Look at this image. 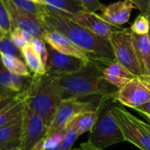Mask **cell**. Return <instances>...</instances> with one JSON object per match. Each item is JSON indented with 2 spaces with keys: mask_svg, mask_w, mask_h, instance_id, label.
Returning a JSON list of instances; mask_svg holds the SVG:
<instances>
[{
  "mask_svg": "<svg viewBox=\"0 0 150 150\" xmlns=\"http://www.w3.org/2000/svg\"><path fill=\"white\" fill-rule=\"evenodd\" d=\"M24 107V98L20 93L11 103L0 111V127L19 118L23 113Z\"/></svg>",
  "mask_w": 150,
  "mask_h": 150,
  "instance_id": "obj_18",
  "label": "cell"
},
{
  "mask_svg": "<svg viewBox=\"0 0 150 150\" xmlns=\"http://www.w3.org/2000/svg\"><path fill=\"white\" fill-rule=\"evenodd\" d=\"M130 29L133 33L137 34V35L149 34L150 22L149 18L146 15L140 14L134 19Z\"/></svg>",
  "mask_w": 150,
  "mask_h": 150,
  "instance_id": "obj_26",
  "label": "cell"
},
{
  "mask_svg": "<svg viewBox=\"0 0 150 150\" xmlns=\"http://www.w3.org/2000/svg\"><path fill=\"white\" fill-rule=\"evenodd\" d=\"M45 6L51 12L72 18L76 13L86 9L76 0H43Z\"/></svg>",
  "mask_w": 150,
  "mask_h": 150,
  "instance_id": "obj_17",
  "label": "cell"
},
{
  "mask_svg": "<svg viewBox=\"0 0 150 150\" xmlns=\"http://www.w3.org/2000/svg\"><path fill=\"white\" fill-rule=\"evenodd\" d=\"M43 40L47 44H48V46L60 53L77 57L87 62H91L83 50H81L68 37L59 32L47 31L44 35Z\"/></svg>",
  "mask_w": 150,
  "mask_h": 150,
  "instance_id": "obj_12",
  "label": "cell"
},
{
  "mask_svg": "<svg viewBox=\"0 0 150 150\" xmlns=\"http://www.w3.org/2000/svg\"><path fill=\"white\" fill-rule=\"evenodd\" d=\"M79 137V134H77L76 130L75 129L72 122L66 128V132L64 134V138L62 143V149L61 150H71L74 143Z\"/></svg>",
  "mask_w": 150,
  "mask_h": 150,
  "instance_id": "obj_28",
  "label": "cell"
},
{
  "mask_svg": "<svg viewBox=\"0 0 150 150\" xmlns=\"http://www.w3.org/2000/svg\"><path fill=\"white\" fill-rule=\"evenodd\" d=\"M10 150H21L18 147H17V148H13V149H10Z\"/></svg>",
  "mask_w": 150,
  "mask_h": 150,
  "instance_id": "obj_39",
  "label": "cell"
},
{
  "mask_svg": "<svg viewBox=\"0 0 150 150\" xmlns=\"http://www.w3.org/2000/svg\"><path fill=\"white\" fill-rule=\"evenodd\" d=\"M48 128L45 120L25 105L22 113V132L19 149L33 150L40 142L45 140Z\"/></svg>",
  "mask_w": 150,
  "mask_h": 150,
  "instance_id": "obj_7",
  "label": "cell"
},
{
  "mask_svg": "<svg viewBox=\"0 0 150 150\" xmlns=\"http://www.w3.org/2000/svg\"><path fill=\"white\" fill-rule=\"evenodd\" d=\"M1 60L4 66L13 74L24 76H32L33 73L30 71L25 62L15 56L1 54Z\"/></svg>",
  "mask_w": 150,
  "mask_h": 150,
  "instance_id": "obj_21",
  "label": "cell"
},
{
  "mask_svg": "<svg viewBox=\"0 0 150 150\" xmlns=\"http://www.w3.org/2000/svg\"><path fill=\"white\" fill-rule=\"evenodd\" d=\"M71 150H97V149H94L93 148L90 147L86 142H84V143H82V144H81V146H80L79 148H77V149H71Z\"/></svg>",
  "mask_w": 150,
  "mask_h": 150,
  "instance_id": "obj_35",
  "label": "cell"
},
{
  "mask_svg": "<svg viewBox=\"0 0 150 150\" xmlns=\"http://www.w3.org/2000/svg\"><path fill=\"white\" fill-rule=\"evenodd\" d=\"M116 62L124 66L135 76H142L136 51L133 43V33L129 28H120L111 37Z\"/></svg>",
  "mask_w": 150,
  "mask_h": 150,
  "instance_id": "obj_6",
  "label": "cell"
},
{
  "mask_svg": "<svg viewBox=\"0 0 150 150\" xmlns=\"http://www.w3.org/2000/svg\"><path fill=\"white\" fill-rule=\"evenodd\" d=\"M0 54L11 55L18 57L19 59H23L22 52L19 50L11 40L10 33H5L0 38Z\"/></svg>",
  "mask_w": 150,
  "mask_h": 150,
  "instance_id": "obj_24",
  "label": "cell"
},
{
  "mask_svg": "<svg viewBox=\"0 0 150 150\" xmlns=\"http://www.w3.org/2000/svg\"><path fill=\"white\" fill-rule=\"evenodd\" d=\"M30 44L34 48V50L37 52V54L40 55L43 63L46 65L47 62L48 52H47V47L46 46V42L44 41V40L41 38L34 37L32 40V41L30 42Z\"/></svg>",
  "mask_w": 150,
  "mask_h": 150,
  "instance_id": "obj_29",
  "label": "cell"
},
{
  "mask_svg": "<svg viewBox=\"0 0 150 150\" xmlns=\"http://www.w3.org/2000/svg\"><path fill=\"white\" fill-rule=\"evenodd\" d=\"M65 132H66V130L47 134L43 142L44 149H55L62 148V141L64 138Z\"/></svg>",
  "mask_w": 150,
  "mask_h": 150,
  "instance_id": "obj_27",
  "label": "cell"
},
{
  "mask_svg": "<svg viewBox=\"0 0 150 150\" xmlns=\"http://www.w3.org/2000/svg\"><path fill=\"white\" fill-rule=\"evenodd\" d=\"M133 43L141 66L142 76L150 77V38L149 34L133 33Z\"/></svg>",
  "mask_w": 150,
  "mask_h": 150,
  "instance_id": "obj_16",
  "label": "cell"
},
{
  "mask_svg": "<svg viewBox=\"0 0 150 150\" xmlns=\"http://www.w3.org/2000/svg\"><path fill=\"white\" fill-rule=\"evenodd\" d=\"M35 4H40V5H44L45 6V4H44V1L43 0H30Z\"/></svg>",
  "mask_w": 150,
  "mask_h": 150,
  "instance_id": "obj_36",
  "label": "cell"
},
{
  "mask_svg": "<svg viewBox=\"0 0 150 150\" xmlns=\"http://www.w3.org/2000/svg\"><path fill=\"white\" fill-rule=\"evenodd\" d=\"M10 36L14 45L19 50H22L34 38L31 33L20 28H13L10 33Z\"/></svg>",
  "mask_w": 150,
  "mask_h": 150,
  "instance_id": "obj_25",
  "label": "cell"
},
{
  "mask_svg": "<svg viewBox=\"0 0 150 150\" xmlns=\"http://www.w3.org/2000/svg\"><path fill=\"white\" fill-rule=\"evenodd\" d=\"M47 52L46 74L64 75L73 73L82 69L88 63L77 57L60 53L50 46L47 47Z\"/></svg>",
  "mask_w": 150,
  "mask_h": 150,
  "instance_id": "obj_10",
  "label": "cell"
},
{
  "mask_svg": "<svg viewBox=\"0 0 150 150\" xmlns=\"http://www.w3.org/2000/svg\"><path fill=\"white\" fill-rule=\"evenodd\" d=\"M134 110L140 112L141 114H142V116H144L149 121H150V101L135 108Z\"/></svg>",
  "mask_w": 150,
  "mask_h": 150,
  "instance_id": "obj_33",
  "label": "cell"
},
{
  "mask_svg": "<svg viewBox=\"0 0 150 150\" xmlns=\"http://www.w3.org/2000/svg\"><path fill=\"white\" fill-rule=\"evenodd\" d=\"M24 62L33 74L44 75L46 74V65L41 61L40 55L29 43L22 50Z\"/></svg>",
  "mask_w": 150,
  "mask_h": 150,
  "instance_id": "obj_19",
  "label": "cell"
},
{
  "mask_svg": "<svg viewBox=\"0 0 150 150\" xmlns=\"http://www.w3.org/2000/svg\"><path fill=\"white\" fill-rule=\"evenodd\" d=\"M70 18L80 25L85 27L97 36L109 41L112 33L120 28L118 26L112 25L96 12L90 11L87 10L76 13Z\"/></svg>",
  "mask_w": 150,
  "mask_h": 150,
  "instance_id": "obj_11",
  "label": "cell"
},
{
  "mask_svg": "<svg viewBox=\"0 0 150 150\" xmlns=\"http://www.w3.org/2000/svg\"><path fill=\"white\" fill-rule=\"evenodd\" d=\"M112 113L121 129L126 142H131L141 150H150V131L147 123L115 105L112 107Z\"/></svg>",
  "mask_w": 150,
  "mask_h": 150,
  "instance_id": "obj_5",
  "label": "cell"
},
{
  "mask_svg": "<svg viewBox=\"0 0 150 150\" xmlns=\"http://www.w3.org/2000/svg\"><path fill=\"white\" fill-rule=\"evenodd\" d=\"M11 1L13 4H15L18 7L22 9L24 11H25L40 19L47 11L46 6L35 4L30 0H11Z\"/></svg>",
  "mask_w": 150,
  "mask_h": 150,
  "instance_id": "obj_23",
  "label": "cell"
},
{
  "mask_svg": "<svg viewBox=\"0 0 150 150\" xmlns=\"http://www.w3.org/2000/svg\"><path fill=\"white\" fill-rule=\"evenodd\" d=\"M0 27L4 33H10L13 29L11 18L2 0H0Z\"/></svg>",
  "mask_w": 150,
  "mask_h": 150,
  "instance_id": "obj_30",
  "label": "cell"
},
{
  "mask_svg": "<svg viewBox=\"0 0 150 150\" xmlns=\"http://www.w3.org/2000/svg\"><path fill=\"white\" fill-rule=\"evenodd\" d=\"M5 33H4V31H3V30L1 29V27H0V38H1V37H2L3 35H4Z\"/></svg>",
  "mask_w": 150,
  "mask_h": 150,
  "instance_id": "obj_38",
  "label": "cell"
},
{
  "mask_svg": "<svg viewBox=\"0 0 150 150\" xmlns=\"http://www.w3.org/2000/svg\"><path fill=\"white\" fill-rule=\"evenodd\" d=\"M127 1L133 3L134 6L140 11L141 14L147 16L149 6V0H127Z\"/></svg>",
  "mask_w": 150,
  "mask_h": 150,
  "instance_id": "obj_32",
  "label": "cell"
},
{
  "mask_svg": "<svg viewBox=\"0 0 150 150\" xmlns=\"http://www.w3.org/2000/svg\"><path fill=\"white\" fill-rule=\"evenodd\" d=\"M115 99L111 97H102L97 111L96 121L90 131L86 143L97 150L105 149L126 142L123 133L112 113Z\"/></svg>",
  "mask_w": 150,
  "mask_h": 150,
  "instance_id": "obj_4",
  "label": "cell"
},
{
  "mask_svg": "<svg viewBox=\"0 0 150 150\" xmlns=\"http://www.w3.org/2000/svg\"><path fill=\"white\" fill-rule=\"evenodd\" d=\"M98 105L99 103L95 105V103L91 101H80L75 99L62 100L48 128L47 134L66 130L68 126L76 116L83 112L98 109Z\"/></svg>",
  "mask_w": 150,
  "mask_h": 150,
  "instance_id": "obj_9",
  "label": "cell"
},
{
  "mask_svg": "<svg viewBox=\"0 0 150 150\" xmlns=\"http://www.w3.org/2000/svg\"><path fill=\"white\" fill-rule=\"evenodd\" d=\"M47 31H56L68 37L87 55L90 61L106 66L116 62L112 44L67 17L47 9L40 18Z\"/></svg>",
  "mask_w": 150,
  "mask_h": 150,
  "instance_id": "obj_1",
  "label": "cell"
},
{
  "mask_svg": "<svg viewBox=\"0 0 150 150\" xmlns=\"http://www.w3.org/2000/svg\"><path fill=\"white\" fill-rule=\"evenodd\" d=\"M104 67L91 61L76 72L58 75L62 100H80V98L89 96L111 97L114 98L119 89L104 78Z\"/></svg>",
  "mask_w": 150,
  "mask_h": 150,
  "instance_id": "obj_2",
  "label": "cell"
},
{
  "mask_svg": "<svg viewBox=\"0 0 150 150\" xmlns=\"http://www.w3.org/2000/svg\"><path fill=\"white\" fill-rule=\"evenodd\" d=\"M22 132V115L0 127V150L19 148Z\"/></svg>",
  "mask_w": 150,
  "mask_h": 150,
  "instance_id": "obj_14",
  "label": "cell"
},
{
  "mask_svg": "<svg viewBox=\"0 0 150 150\" xmlns=\"http://www.w3.org/2000/svg\"><path fill=\"white\" fill-rule=\"evenodd\" d=\"M17 97H14V98H2V97H0V111L3 108H4L6 105H8L10 103H11Z\"/></svg>",
  "mask_w": 150,
  "mask_h": 150,
  "instance_id": "obj_34",
  "label": "cell"
},
{
  "mask_svg": "<svg viewBox=\"0 0 150 150\" xmlns=\"http://www.w3.org/2000/svg\"><path fill=\"white\" fill-rule=\"evenodd\" d=\"M114 99L121 105L135 109L150 101V77L135 76L118 90Z\"/></svg>",
  "mask_w": 150,
  "mask_h": 150,
  "instance_id": "obj_8",
  "label": "cell"
},
{
  "mask_svg": "<svg viewBox=\"0 0 150 150\" xmlns=\"http://www.w3.org/2000/svg\"><path fill=\"white\" fill-rule=\"evenodd\" d=\"M78 1L87 11H102L105 5L99 0H76Z\"/></svg>",
  "mask_w": 150,
  "mask_h": 150,
  "instance_id": "obj_31",
  "label": "cell"
},
{
  "mask_svg": "<svg viewBox=\"0 0 150 150\" xmlns=\"http://www.w3.org/2000/svg\"><path fill=\"white\" fill-rule=\"evenodd\" d=\"M147 127H148L149 130V131H150V125H149V124H147Z\"/></svg>",
  "mask_w": 150,
  "mask_h": 150,
  "instance_id": "obj_40",
  "label": "cell"
},
{
  "mask_svg": "<svg viewBox=\"0 0 150 150\" xmlns=\"http://www.w3.org/2000/svg\"><path fill=\"white\" fill-rule=\"evenodd\" d=\"M134 8L136 7L130 1H119L105 6L100 16L112 25L120 27L129 21L132 11Z\"/></svg>",
  "mask_w": 150,
  "mask_h": 150,
  "instance_id": "obj_13",
  "label": "cell"
},
{
  "mask_svg": "<svg viewBox=\"0 0 150 150\" xmlns=\"http://www.w3.org/2000/svg\"><path fill=\"white\" fill-rule=\"evenodd\" d=\"M97 111L98 109L83 112L73 120L72 124L79 136L91 130L97 119Z\"/></svg>",
  "mask_w": 150,
  "mask_h": 150,
  "instance_id": "obj_20",
  "label": "cell"
},
{
  "mask_svg": "<svg viewBox=\"0 0 150 150\" xmlns=\"http://www.w3.org/2000/svg\"><path fill=\"white\" fill-rule=\"evenodd\" d=\"M22 95L25 105L38 113L49 127L62 101L58 75L33 74L30 83Z\"/></svg>",
  "mask_w": 150,
  "mask_h": 150,
  "instance_id": "obj_3",
  "label": "cell"
},
{
  "mask_svg": "<svg viewBox=\"0 0 150 150\" xmlns=\"http://www.w3.org/2000/svg\"><path fill=\"white\" fill-rule=\"evenodd\" d=\"M11 74L4 66L0 54V97L2 98H14L18 96L11 89Z\"/></svg>",
  "mask_w": 150,
  "mask_h": 150,
  "instance_id": "obj_22",
  "label": "cell"
},
{
  "mask_svg": "<svg viewBox=\"0 0 150 150\" xmlns=\"http://www.w3.org/2000/svg\"><path fill=\"white\" fill-rule=\"evenodd\" d=\"M147 17L149 18V22H150V0H149V11H148V14H147ZM149 38H150V32H149Z\"/></svg>",
  "mask_w": 150,
  "mask_h": 150,
  "instance_id": "obj_37",
  "label": "cell"
},
{
  "mask_svg": "<svg viewBox=\"0 0 150 150\" xmlns=\"http://www.w3.org/2000/svg\"><path fill=\"white\" fill-rule=\"evenodd\" d=\"M104 78L112 85L120 89L135 77L128 69L117 62H112L103 69Z\"/></svg>",
  "mask_w": 150,
  "mask_h": 150,
  "instance_id": "obj_15",
  "label": "cell"
}]
</instances>
